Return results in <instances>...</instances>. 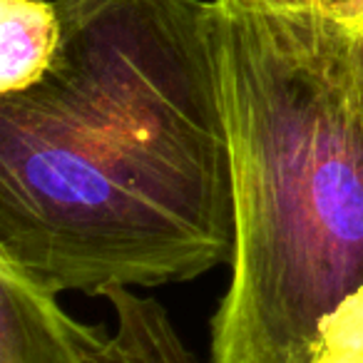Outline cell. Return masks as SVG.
Here are the masks:
<instances>
[{
  "label": "cell",
  "mask_w": 363,
  "mask_h": 363,
  "mask_svg": "<svg viewBox=\"0 0 363 363\" xmlns=\"http://www.w3.org/2000/svg\"><path fill=\"white\" fill-rule=\"evenodd\" d=\"M60 50L0 95V257L102 296L232 262L209 0H55Z\"/></svg>",
  "instance_id": "6da1fadb"
},
{
  "label": "cell",
  "mask_w": 363,
  "mask_h": 363,
  "mask_svg": "<svg viewBox=\"0 0 363 363\" xmlns=\"http://www.w3.org/2000/svg\"><path fill=\"white\" fill-rule=\"evenodd\" d=\"M234 249L209 363H311L363 291V110L341 18L209 0Z\"/></svg>",
  "instance_id": "7a4b0ae2"
},
{
  "label": "cell",
  "mask_w": 363,
  "mask_h": 363,
  "mask_svg": "<svg viewBox=\"0 0 363 363\" xmlns=\"http://www.w3.org/2000/svg\"><path fill=\"white\" fill-rule=\"evenodd\" d=\"M57 296L0 257V363H105L112 336L75 321Z\"/></svg>",
  "instance_id": "3957f363"
},
{
  "label": "cell",
  "mask_w": 363,
  "mask_h": 363,
  "mask_svg": "<svg viewBox=\"0 0 363 363\" xmlns=\"http://www.w3.org/2000/svg\"><path fill=\"white\" fill-rule=\"evenodd\" d=\"M55 0H0V95L43 80L60 50Z\"/></svg>",
  "instance_id": "277c9868"
},
{
  "label": "cell",
  "mask_w": 363,
  "mask_h": 363,
  "mask_svg": "<svg viewBox=\"0 0 363 363\" xmlns=\"http://www.w3.org/2000/svg\"><path fill=\"white\" fill-rule=\"evenodd\" d=\"M117 318V333L110 341L105 363H197L169 313L155 298L135 294V289L112 286L105 291Z\"/></svg>",
  "instance_id": "5b68a950"
},
{
  "label": "cell",
  "mask_w": 363,
  "mask_h": 363,
  "mask_svg": "<svg viewBox=\"0 0 363 363\" xmlns=\"http://www.w3.org/2000/svg\"><path fill=\"white\" fill-rule=\"evenodd\" d=\"M333 13L341 18L343 28H346L353 72H356V87L363 110V0H353V3H348L343 8H333Z\"/></svg>",
  "instance_id": "8992f818"
},
{
  "label": "cell",
  "mask_w": 363,
  "mask_h": 363,
  "mask_svg": "<svg viewBox=\"0 0 363 363\" xmlns=\"http://www.w3.org/2000/svg\"><path fill=\"white\" fill-rule=\"evenodd\" d=\"M229 6L252 8L272 13H301V11H333L331 0H222Z\"/></svg>",
  "instance_id": "52a82bcc"
},
{
  "label": "cell",
  "mask_w": 363,
  "mask_h": 363,
  "mask_svg": "<svg viewBox=\"0 0 363 363\" xmlns=\"http://www.w3.org/2000/svg\"><path fill=\"white\" fill-rule=\"evenodd\" d=\"M311 363H363V348L353 346H318Z\"/></svg>",
  "instance_id": "ba28073f"
},
{
  "label": "cell",
  "mask_w": 363,
  "mask_h": 363,
  "mask_svg": "<svg viewBox=\"0 0 363 363\" xmlns=\"http://www.w3.org/2000/svg\"><path fill=\"white\" fill-rule=\"evenodd\" d=\"M348 3H353V0H331V8H343Z\"/></svg>",
  "instance_id": "9c48e42d"
}]
</instances>
